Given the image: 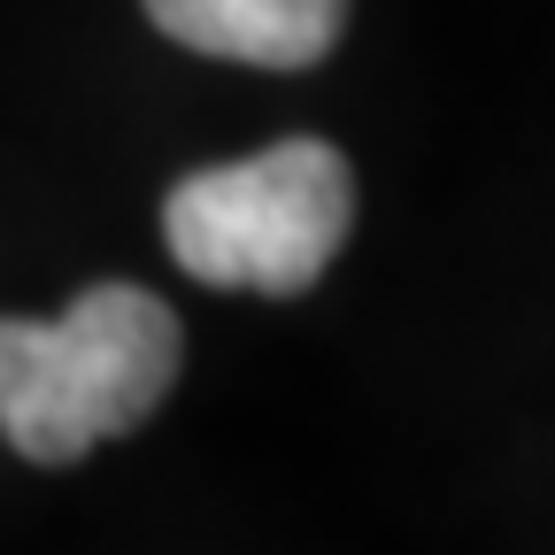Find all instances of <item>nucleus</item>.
<instances>
[{
    "instance_id": "2",
    "label": "nucleus",
    "mask_w": 555,
    "mask_h": 555,
    "mask_svg": "<svg viewBox=\"0 0 555 555\" xmlns=\"http://www.w3.org/2000/svg\"><path fill=\"white\" fill-rule=\"evenodd\" d=\"M356 224V178L324 139H278L262 155L193 170L163 201L178 270L232 294H301Z\"/></svg>"
},
{
    "instance_id": "3",
    "label": "nucleus",
    "mask_w": 555,
    "mask_h": 555,
    "mask_svg": "<svg viewBox=\"0 0 555 555\" xmlns=\"http://www.w3.org/2000/svg\"><path fill=\"white\" fill-rule=\"evenodd\" d=\"M155 31L247 69H309L332 54L347 0H147Z\"/></svg>"
},
{
    "instance_id": "1",
    "label": "nucleus",
    "mask_w": 555,
    "mask_h": 555,
    "mask_svg": "<svg viewBox=\"0 0 555 555\" xmlns=\"http://www.w3.org/2000/svg\"><path fill=\"white\" fill-rule=\"evenodd\" d=\"M185 332L147 286H86L62 317H0V440L24 463H86L178 386Z\"/></svg>"
}]
</instances>
